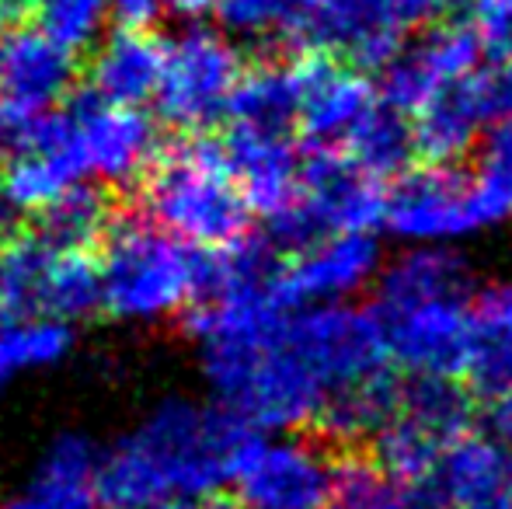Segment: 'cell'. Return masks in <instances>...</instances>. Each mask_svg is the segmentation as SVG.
<instances>
[{"label": "cell", "mask_w": 512, "mask_h": 509, "mask_svg": "<svg viewBox=\"0 0 512 509\" xmlns=\"http://www.w3.org/2000/svg\"><path fill=\"white\" fill-rule=\"evenodd\" d=\"M213 401L258 433L314 429L338 394L391 370L377 314L342 304L283 307L230 293L185 314Z\"/></svg>", "instance_id": "6da1fadb"}, {"label": "cell", "mask_w": 512, "mask_h": 509, "mask_svg": "<svg viewBox=\"0 0 512 509\" xmlns=\"http://www.w3.org/2000/svg\"><path fill=\"white\" fill-rule=\"evenodd\" d=\"M255 436L258 429L220 401L171 394L102 450V496L108 509L216 496L230 489Z\"/></svg>", "instance_id": "7a4b0ae2"}, {"label": "cell", "mask_w": 512, "mask_h": 509, "mask_svg": "<svg viewBox=\"0 0 512 509\" xmlns=\"http://www.w3.org/2000/svg\"><path fill=\"white\" fill-rule=\"evenodd\" d=\"M471 262L450 245H415L377 276L373 307L405 374L464 377L474 311Z\"/></svg>", "instance_id": "3957f363"}, {"label": "cell", "mask_w": 512, "mask_h": 509, "mask_svg": "<svg viewBox=\"0 0 512 509\" xmlns=\"http://www.w3.org/2000/svg\"><path fill=\"white\" fill-rule=\"evenodd\" d=\"M102 311L133 325L189 314L209 297L213 252L164 231L154 220L122 217L102 238Z\"/></svg>", "instance_id": "277c9868"}, {"label": "cell", "mask_w": 512, "mask_h": 509, "mask_svg": "<svg viewBox=\"0 0 512 509\" xmlns=\"http://www.w3.org/2000/svg\"><path fill=\"white\" fill-rule=\"evenodd\" d=\"M143 210L164 231L206 252L248 238L255 217L230 168L227 143L206 133L182 136L157 154L143 178Z\"/></svg>", "instance_id": "5b68a950"}, {"label": "cell", "mask_w": 512, "mask_h": 509, "mask_svg": "<svg viewBox=\"0 0 512 509\" xmlns=\"http://www.w3.org/2000/svg\"><path fill=\"white\" fill-rule=\"evenodd\" d=\"M157 123L161 119L143 105H112L84 91L35 119L14 140V150H46L67 164L77 182L122 189L154 168L161 154Z\"/></svg>", "instance_id": "8992f818"}, {"label": "cell", "mask_w": 512, "mask_h": 509, "mask_svg": "<svg viewBox=\"0 0 512 509\" xmlns=\"http://www.w3.org/2000/svg\"><path fill=\"white\" fill-rule=\"evenodd\" d=\"M244 74V53L227 28L189 21L168 39L154 116L178 136L209 133L216 123L230 119Z\"/></svg>", "instance_id": "52a82bcc"}, {"label": "cell", "mask_w": 512, "mask_h": 509, "mask_svg": "<svg viewBox=\"0 0 512 509\" xmlns=\"http://www.w3.org/2000/svg\"><path fill=\"white\" fill-rule=\"evenodd\" d=\"M512 217L506 199L478 175L457 164L408 168L387 189L384 227L408 245H453Z\"/></svg>", "instance_id": "ba28073f"}, {"label": "cell", "mask_w": 512, "mask_h": 509, "mask_svg": "<svg viewBox=\"0 0 512 509\" xmlns=\"http://www.w3.org/2000/svg\"><path fill=\"white\" fill-rule=\"evenodd\" d=\"M387 220L384 178L370 175L345 147H307L300 196L283 217L269 220V234L286 255L342 231H373Z\"/></svg>", "instance_id": "9c48e42d"}, {"label": "cell", "mask_w": 512, "mask_h": 509, "mask_svg": "<svg viewBox=\"0 0 512 509\" xmlns=\"http://www.w3.org/2000/svg\"><path fill=\"white\" fill-rule=\"evenodd\" d=\"M342 443L321 429L258 433L230 482L241 509H328L342 489Z\"/></svg>", "instance_id": "30bf717a"}, {"label": "cell", "mask_w": 512, "mask_h": 509, "mask_svg": "<svg viewBox=\"0 0 512 509\" xmlns=\"http://www.w3.org/2000/svg\"><path fill=\"white\" fill-rule=\"evenodd\" d=\"M102 307V262L88 248H63L39 231L11 238L0 258V318L81 321Z\"/></svg>", "instance_id": "8fae6325"}, {"label": "cell", "mask_w": 512, "mask_h": 509, "mask_svg": "<svg viewBox=\"0 0 512 509\" xmlns=\"http://www.w3.org/2000/svg\"><path fill=\"white\" fill-rule=\"evenodd\" d=\"M512 116V63L485 60L443 84L415 112L418 154L432 164H460L495 123Z\"/></svg>", "instance_id": "7c38bea8"}, {"label": "cell", "mask_w": 512, "mask_h": 509, "mask_svg": "<svg viewBox=\"0 0 512 509\" xmlns=\"http://www.w3.org/2000/svg\"><path fill=\"white\" fill-rule=\"evenodd\" d=\"M77 84V53L49 39L39 25L0 32V136L14 147L39 116L70 98Z\"/></svg>", "instance_id": "4fadbf2b"}, {"label": "cell", "mask_w": 512, "mask_h": 509, "mask_svg": "<svg viewBox=\"0 0 512 509\" xmlns=\"http://www.w3.org/2000/svg\"><path fill=\"white\" fill-rule=\"evenodd\" d=\"M384 258L373 231H342L286 258L276 297L283 307L342 304L377 283Z\"/></svg>", "instance_id": "5bb4252c"}, {"label": "cell", "mask_w": 512, "mask_h": 509, "mask_svg": "<svg viewBox=\"0 0 512 509\" xmlns=\"http://www.w3.org/2000/svg\"><path fill=\"white\" fill-rule=\"evenodd\" d=\"M485 56V39L474 21L471 25L439 21L432 28H422V35L408 49H398V56L380 70V95L401 112L415 116L443 84L485 63Z\"/></svg>", "instance_id": "9a60e30c"}, {"label": "cell", "mask_w": 512, "mask_h": 509, "mask_svg": "<svg viewBox=\"0 0 512 509\" xmlns=\"http://www.w3.org/2000/svg\"><path fill=\"white\" fill-rule=\"evenodd\" d=\"M411 489L443 509H512V450L499 436L464 433Z\"/></svg>", "instance_id": "2e32d148"}, {"label": "cell", "mask_w": 512, "mask_h": 509, "mask_svg": "<svg viewBox=\"0 0 512 509\" xmlns=\"http://www.w3.org/2000/svg\"><path fill=\"white\" fill-rule=\"evenodd\" d=\"M304 67V109L300 136L307 147H342L359 119L377 105L380 91L363 77V67L328 53H300Z\"/></svg>", "instance_id": "e0dca14e"}, {"label": "cell", "mask_w": 512, "mask_h": 509, "mask_svg": "<svg viewBox=\"0 0 512 509\" xmlns=\"http://www.w3.org/2000/svg\"><path fill=\"white\" fill-rule=\"evenodd\" d=\"M223 143H227L230 168H234L237 185L251 210L265 220L283 217L297 203L300 182H304V154H300L293 133L230 123Z\"/></svg>", "instance_id": "ac0fdd59"}, {"label": "cell", "mask_w": 512, "mask_h": 509, "mask_svg": "<svg viewBox=\"0 0 512 509\" xmlns=\"http://www.w3.org/2000/svg\"><path fill=\"white\" fill-rule=\"evenodd\" d=\"M168 39L150 28H115L88 60V91L112 105H154L164 77Z\"/></svg>", "instance_id": "d6986e66"}, {"label": "cell", "mask_w": 512, "mask_h": 509, "mask_svg": "<svg viewBox=\"0 0 512 509\" xmlns=\"http://www.w3.org/2000/svg\"><path fill=\"white\" fill-rule=\"evenodd\" d=\"M464 384L488 405L512 394V283L485 286L474 297Z\"/></svg>", "instance_id": "ffe728a7"}, {"label": "cell", "mask_w": 512, "mask_h": 509, "mask_svg": "<svg viewBox=\"0 0 512 509\" xmlns=\"http://www.w3.org/2000/svg\"><path fill=\"white\" fill-rule=\"evenodd\" d=\"M102 450L84 433H56L32 468L28 496L39 509H108L102 496Z\"/></svg>", "instance_id": "44dd1931"}, {"label": "cell", "mask_w": 512, "mask_h": 509, "mask_svg": "<svg viewBox=\"0 0 512 509\" xmlns=\"http://www.w3.org/2000/svg\"><path fill=\"white\" fill-rule=\"evenodd\" d=\"M300 109H304V67L300 53H293L286 60H265L244 74L230 123L272 129V133H300Z\"/></svg>", "instance_id": "7402d4cb"}, {"label": "cell", "mask_w": 512, "mask_h": 509, "mask_svg": "<svg viewBox=\"0 0 512 509\" xmlns=\"http://www.w3.org/2000/svg\"><path fill=\"white\" fill-rule=\"evenodd\" d=\"M342 147L349 150L370 175L398 178V175H405L408 168H415V164H411L418 154L415 119L380 95L377 105H373L356 123V129L345 136Z\"/></svg>", "instance_id": "603a6c76"}, {"label": "cell", "mask_w": 512, "mask_h": 509, "mask_svg": "<svg viewBox=\"0 0 512 509\" xmlns=\"http://www.w3.org/2000/svg\"><path fill=\"white\" fill-rule=\"evenodd\" d=\"M105 185L98 182H77L49 206L39 217V234L53 245L63 248H91L102 245L112 220V206H108Z\"/></svg>", "instance_id": "cb8c5ba5"}, {"label": "cell", "mask_w": 512, "mask_h": 509, "mask_svg": "<svg viewBox=\"0 0 512 509\" xmlns=\"http://www.w3.org/2000/svg\"><path fill=\"white\" fill-rule=\"evenodd\" d=\"M70 346H74V332L63 318L28 314V318H4L0 325V349L11 374L56 367L70 353Z\"/></svg>", "instance_id": "d4e9b609"}, {"label": "cell", "mask_w": 512, "mask_h": 509, "mask_svg": "<svg viewBox=\"0 0 512 509\" xmlns=\"http://www.w3.org/2000/svg\"><path fill=\"white\" fill-rule=\"evenodd\" d=\"M307 0H227L220 21L234 39L262 42V46H290L297 42Z\"/></svg>", "instance_id": "484cf974"}, {"label": "cell", "mask_w": 512, "mask_h": 509, "mask_svg": "<svg viewBox=\"0 0 512 509\" xmlns=\"http://www.w3.org/2000/svg\"><path fill=\"white\" fill-rule=\"evenodd\" d=\"M108 21L112 0H35V25L77 56L105 39Z\"/></svg>", "instance_id": "4316f807"}, {"label": "cell", "mask_w": 512, "mask_h": 509, "mask_svg": "<svg viewBox=\"0 0 512 509\" xmlns=\"http://www.w3.org/2000/svg\"><path fill=\"white\" fill-rule=\"evenodd\" d=\"M328 509H411L408 485L387 478L377 464L366 457L349 454L342 471V489Z\"/></svg>", "instance_id": "83f0119b"}, {"label": "cell", "mask_w": 512, "mask_h": 509, "mask_svg": "<svg viewBox=\"0 0 512 509\" xmlns=\"http://www.w3.org/2000/svg\"><path fill=\"white\" fill-rule=\"evenodd\" d=\"M457 4L460 0H370L373 11L391 28H398L401 35L439 25Z\"/></svg>", "instance_id": "f1b7e54d"}, {"label": "cell", "mask_w": 512, "mask_h": 509, "mask_svg": "<svg viewBox=\"0 0 512 509\" xmlns=\"http://www.w3.org/2000/svg\"><path fill=\"white\" fill-rule=\"evenodd\" d=\"M474 28L492 60L512 63V0H474Z\"/></svg>", "instance_id": "f546056e"}, {"label": "cell", "mask_w": 512, "mask_h": 509, "mask_svg": "<svg viewBox=\"0 0 512 509\" xmlns=\"http://www.w3.org/2000/svg\"><path fill=\"white\" fill-rule=\"evenodd\" d=\"M164 11V0H112V21L122 28H150Z\"/></svg>", "instance_id": "4dcf8cb0"}, {"label": "cell", "mask_w": 512, "mask_h": 509, "mask_svg": "<svg viewBox=\"0 0 512 509\" xmlns=\"http://www.w3.org/2000/svg\"><path fill=\"white\" fill-rule=\"evenodd\" d=\"M164 4H168V11L178 14V18L203 21V18H209V14H220L227 0H164Z\"/></svg>", "instance_id": "1f68e13d"}, {"label": "cell", "mask_w": 512, "mask_h": 509, "mask_svg": "<svg viewBox=\"0 0 512 509\" xmlns=\"http://www.w3.org/2000/svg\"><path fill=\"white\" fill-rule=\"evenodd\" d=\"M140 509H241L237 503H223L216 496H203V499H189V496H178V499H161V503H150Z\"/></svg>", "instance_id": "d6a6232c"}, {"label": "cell", "mask_w": 512, "mask_h": 509, "mask_svg": "<svg viewBox=\"0 0 512 509\" xmlns=\"http://www.w3.org/2000/svg\"><path fill=\"white\" fill-rule=\"evenodd\" d=\"M492 433L512 450V394L502 401H492Z\"/></svg>", "instance_id": "836d02e7"}, {"label": "cell", "mask_w": 512, "mask_h": 509, "mask_svg": "<svg viewBox=\"0 0 512 509\" xmlns=\"http://www.w3.org/2000/svg\"><path fill=\"white\" fill-rule=\"evenodd\" d=\"M0 509H39L32 503V496H14V499H4Z\"/></svg>", "instance_id": "e575fe53"}, {"label": "cell", "mask_w": 512, "mask_h": 509, "mask_svg": "<svg viewBox=\"0 0 512 509\" xmlns=\"http://www.w3.org/2000/svg\"><path fill=\"white\" fill-rule=\"evenodd\" d=\"M7 14H11V0H0V32L7 28Z\"/></svg>", "instance_id": "d590c367"}, {"label": "cell", "mask_w": 512, "mask_h": 509, "mask_svg": "<svg viewBox=\"0 0 512 509\" xmlns=\"http://www.w3.org/2000/svg\"><path fill=\"white\" fill-rule=\"evenodd\" d=\"M7 377H11V367H7V360H4V349H0V387H4Z\"/></svg>", "instance_id": "8d00e7d4"}, {"label": "cell", "mask_w": 512, "mask_h": 509, "mask_svg": "<svg viewBox=\"0 0 512 509\" xmlns=\"http://www.w3.org/2000/svg\"><path fill=\"white\" fill-rule=\"evenodd\" d=\"M7 140H4V136H0V178H4V168H7Z\"/></svg>", "instance_id": "74e56055"}, {"label": "cell", "mask_w": 512, "mask_h": 509, "mask_svg": "<svg viewBox=\"0 0 512 509\" xmlns=\"http://www.w3.org/2000/svg\"><path fill=\"white\" fill-rule=\"evenodd\" d=\"M0 258H4V248H0Z\"/></svg>", "instance_id": "f35d334b"}]
</instances>
